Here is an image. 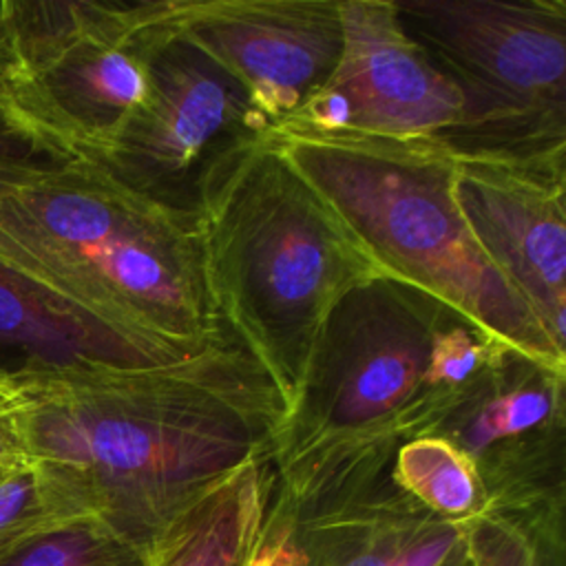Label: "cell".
<instances>
[{
  "label": "cell",
  "mask_w": 566,
  "mask_h": 566,
  "mask_svg": "<svg viewBox=\"0 0 566 566\" xmlns=\"http://www.w3.org/2000/svg\"><path fill=\"white\" fill-rule=\"evenodd\" d=\"M329 77L276 126L398 139H444L460 122L453 82L407 33L396 0H340Z\"/></svg>",
  "instance_id": "9"
},
{
  "label": "cell",
  "mask_w": 566,
  "mask_h": 566,
  "mask_svg": "<svg viewBox=\"0 0 566 566\" xmlns=\"http://www.w3.org/2000/svg\"><path fill=\"white\" fill-rule=\"evenodd\" d=\"M263 135L380 276L433 296L509 349L566 369V354L469 232L444 144L292 126H272Z\"/></svg>",
  "instance_id": "5"
},
{
  "label": "cell",
  "mask_w": 566,
  "mask_h": 566,
  "mask_svg": "<svg viewBox=\"0 0 566 566\" xmlns=\"http://www.w3.org/2000/svg\"><path fill=\"white\" fill-rule=\"evenodd\" d=\"M464 528L469 566H566V504L486 509Z\"/></svg>",
  "instance_id": "17"
},
{
  "label": "cell",
  "mask_w": 566,
  "mask_h": 566,
  "mask_svg": "<svg viewBox=\"0 0 566 566\" xmlns=\"http://www.w3.org/2000/svg\"><path fill=\"white\" fill-rule=\"evenodd\" d=\"M263 130L268 126L245 88L170 31L150 62L146 102L99 166L150 199L195 210V186L206 164L237 137Z\"/></svg>",
  "instance_id": "8"
},
{
  "label": "cell",
  "mask_w": 566,
  "mask_h": 566,
  "mask_svg": "<svg viewBox=\"0 0 566 566\" xmlns=\"http://www.w3.org/2000/svg\"><path fill=\"white\" fill-rule=\"evenodd\" d=\"M451 188L482 254L566 354V153L453 155Z\"/></svg>",
  "instance_id": "11"
},
{
  "label": "cell",
  "mask_w": 566,
  "mask_h": 566,
  "mask_svg": "<svg viewBox=\"0 0 566 566\" xmlns=\"http://www.w3.org/2000/svg\"><path fill=\"white\" fill-rule=\"evenodd\" d=\"M77 515L29 464L0 478V555L27 537Z\"/></svg>",
  "instance_id": "19"
},
{
  "label": "cell",
  "mask_w": 566,
  "mask_h": 566,
  "mask_svg": "<svg viewBox=\"0 0 566 566\" xmlns=\"http://www.w3.org/2000/svg\"><path fill=\"white\" fill-rule=\"evenodd\" d=\"M292 551V515L287 506L274 497L268 504V513L259 533V539L245 562V566H294Z\"/></svg>",
  "instance_id": "21"
},
{
  "label": "cell",
  "mask_w": 566,
  "mask_h": 566,
  "mask_svg": "<svg viewBox=\"0 0 566 566\" xmlns=\"http://www.w3.org/2000/svg\"><path fill=\"white\" fill-rule=\"evenodd\" d=\"M181 358L188 356L84 318L0 263V387L77 367H148Z\"/></svg>",
  "instance_id": "14"
},
{
  "label": "cell",
  "mask_w": 566,
  "mask_h": 566,
  "mask_svg": "<svg viewBox=\"0 0 566 566\" xmlns=\"http://www.w3.org/2000/svg\"><path fill=\"white\" fill-rule=\"evenodd\" d=\"M460 566H469V562H467V559H464V564H460Z\"/></svg>",
  "instance_id": "23"
},
{
  "label": "cell",
  "mask_w": 566,
  "mask_h": 566,
  "mask_svg": "<svg viewBox=\"0 0 566 566\" xmlns=\"http://www.w3.org/2000/svg\"><path fill=\"white\" fill-rule=\"evenodd\" d=\"M31 467L82 517L142 548L243 464L270 458L283 400L228 332L148 367H77L7 387Z\"/></svg>",
  "instance_id": "1"
},
{
  "label": "cell",
  "mask_w": 566,
  "mask_h": 566,
  "mask_svg": "<svg viewBox=\"0 0 566 566\" xmlns=\"http://www.w3.org/2000/svg\"><path fill=\"white\" fill-rule=\"evenodd\" d=\"M394 484L429 513L467 526L486 511V495L471 458L440 436L405 440L391 460Z\"/></svg>",
  "instance_id": "16"
},
{
  "label": "cell",
  "mask_w": 566,
  "mask_h": 566,
  "mask_svg": "<svg viewBox=\"0 0 566 566\" xmlns=\"http://www.w3.org/2000/svg\"><path fill=\"white\" fill-rule=\"evenodd\" d=\"M263 133L237 137L206 164L195 214L219 325L270 376L287 411L334 305L380 274Z\"/></svg>",
  "instance_id": "3"
},
{
  "label": "cell",
  "mask_w": 566,
  "mask_h": 566,
  "mask_svg": "<svg viewBox=\"0 0 566 566\" xmlns=\"http://www.w3.org/2000/svg\"><path fill=\"white\" fill-rule=\"evenodd\" d=\"M407 33L460 93L453 155L566 153L564 0H396Z\"/></svg>",
  "instance_id": "7"
},
{
  "label": "cell",
  "mask_w": 566,
  "mask_h": 566,
  "mask_svg": "<svg viewBox=\"0 0 566 566\" xmlns=\"http://www.w3.org/2000/svg\"><path fill=\"white\" fill-rule=\"evenodd\" d=\"M274 489L270 458H259L190 504L148 548V566H245Z\"/></svg>",
  "instance_id": "15"
},
{
  "label": "cell",
  "mask_w": 566,
  "mask_h": 566,
  "mask_svg": "<svg viewBox=\"0 0 566 566\" xmlns=\"http://www.w3.org/2000/svg\"><path fill=\"white\" fill-rule=\"evenodd\" d=\"M294 566H460L467 528L402 493L389 473L365 491L292 517Z\"/></svg>",
  "instance_id": "13"
},
{
  "label": "cell",
  "mask_w": 566,
  "mask_h": 566,
  "mask_svg": "<svg viewBox=\"0 0 566 566\" xmlns=\"http://www.w3.org/2000/svg\"><path fill=\"white\" fill-rule=\"evenodd\" d=\"M0 263L130 340L197 354L223 336L195 210L91 161L46 164L0 201Z\"/></svg>",
  "instance_id": "2"
},
{
  "label": "cell",
  "mask_w": 566,
  "mask_h": 566,
  "mask_svg": "<svg viewBox=\"0 0 566 566\" xmlns=\"http://www.w3.org/2000/svg\"><path fill=\"white\" fill-rule=\"evenodd\" d=\"M427 436L464 451L486 509L566 504V369L504 349Z\"/></svg>",
  "instance_id": "10"
},
{
  "label": "cell",
  "mask_w": 566,
  "mask_h": 566,
  "mask_svg": "<svg viewBox=\"0 0 566 566\" xmlns=\"http://www.w3.org/2000/svg\"><path fill=\"white\" fill-rule=\"evenodd\" d=\"M172 0H4L0 108L55 164H99L142 108Z\"/></svg>",
  "instance_id": "6"
},
{
  "label": "cell",
  "mask_w": 566,
  "mask_h": 566,
  "mask_svg": "<svg viewBox=\"0 0 566 566\" xmlns=\"http://www.w3.org/2000/svg\"><path fill=\"white\" fill-rule=\"evenodd\" d=\"M0 566H148V551L95 517H77L27 537L0 555Z\"/></svg>",
  "instance_id": "18"
},
{
  "label": "cell",
  "mask_w": 566,
  "mask_h": 566,
  "mask_svg": "<svg viewBox=\"0 0 566 566\" xmlns=\"http://www.w3.org/2000/svg\"><path fill=\"white\" fill-rule=\"evenodd\" d=\"M451 314L389 276L358 283L334 305L270 447L274 497L294 520L371 486L405 440L447 413L433 349Z\"/></svg>",
  "instance_id": "4"
},
{
  "label": "cell",
  "mask_w": 566,
  "mask_h": 566,
  "mask_svg": "<svg viewBox=\"0 0 566 566\" xmlns=\"http://www.w3.org/2000/svg\"><path fill=\"white\" fill-rule=\"evenodd\" d=\"M51 164L0 108V201Z\"/></svg>",
  "instance_id": "20"
},
{
  "label": "cell",
  "mask_w": 566,
  "mask_h": 566,
  "mask_svg": "<svg viewBox=\"0 0 566 566\" xmlns=\"http://www.w3.org/2000/svg\"><path fill=\"white\" fill-rule=\"evenodd\" d=\"M29 464L31 460L22 442L11 394L7 387H0V478Z\"/></svg>",
  "instance_id": "22"
},
{
  "label": "cell",
  "mask_w": 566,
  "mask_h": 566,
  "mask_svg": "<svg viewBox=\"0 0 566 566\" xmlns=\"http://www.w3.org/2000/svg\"><path fill=\"white\" fill-rule=\"evenodd\" d=\"M172 31L248 93L268 128L329 77L340 53V0H172Z\"/></svg>",
  "instance_id": "12"
}]
</instances>
